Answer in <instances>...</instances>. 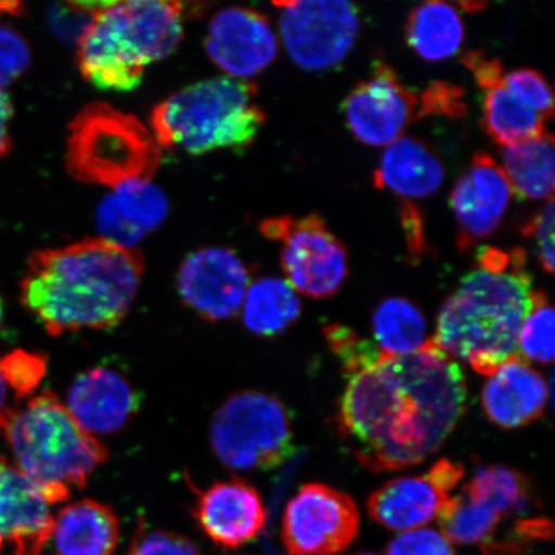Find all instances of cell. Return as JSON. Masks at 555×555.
Instances as JSON below:
<instances>
[{
	"instance_id": "cell-1",
	"label": "cell",
	"mask_w": 555,
	"mask_h": 555,
	"mask_svg": "<svg viewBox=\"0 0 555 555\" xmlns=\"http://www.w3.org/2000/svg\"><path fill=\"white\" fill-rule=\"evenodd\" d=\"M467 387L461 366L433 338L411 356L384 353L351 376L339 405V428L372 472L425 462L461 421Z\"/></svg>"
},
{
	"instance_id": "cell-2",
	"label": "cell",
	"mask_w": 555,
	"mask_h": 555,
	"mask_svg": "<svg viewBox=\"0 0 555 555\" xmlns=\"http://www.w3.org/2000/svg\"><path fill=\"white\" fill-rule=\"evenodd\" d=\"M137 249L101 237L35 253L21 282V301L51 336L116 327L141 287Z\"/></svg>"
},
{
	"instance_id": "cell-3",
	"label": "cell",
	"mask_w": 555,
	"mask_h": 555,
	"mask_svg": "<svg viewBox=\"0 0 555 555\" xmlns=\"http://www.w3.org/2000/svg\"><path fill=\"white\" fill-rule=\"evenodd\" d=\"M478 268L442 304L435 344L453 359L489 377L518 356L520 328L530 314L532 280L522 248L483 247Z\"/></svg>"
},
{
	"instance_id": "cell-4",
	"label": "cell",
	"mask_w": 555,
	"mask_h": 555,
	"mask_svg": "<svg viewBox=\"0 0 555 555\" xmlns=\"http://www.w3.org/2000/svg\"><path fill=\"white\" fill-rule=\"evenodd\" d=\"M90 20L76 44L82 78L107 92L141 86L145 69L170 57L184 37L183 4L168 0L82 2Z\"/></svg>"
},
{
	"instance_id": "cell-5",
	"label": "cell",
	"mask_w": 555,
	"mask_h": 555,
	"mask_svg": "<svg viewBox=\"0 0 555 555\" xmlns=\"http://www.w3.org/2000/svg\"><path fill=\"white\" fill-rule=\"evenodd\" d=\"M0 434L16 468L52 505L66 502L73 489L85 488L108 456L100 440L82 429L51 391L0 412Z\"/></svg>"
},
{
	"instance_id": "cell-6",
	"label": "cell",
	"mask_w": 555,
	"mask_h": 555,
	"mask_svg": "<svg viewBox=\"0 0 555 555\" xmlns=\"http://www.w3.org/2000/svg\"><path fill=\"white\" fill-rule=\"evenodd\" d=\"M259 88L249 80L207 79L178 90L152 111L150 129L164 152L192 156L248 147L267 121Z\"/></svg>"
},
{
	"instance_id": "cell-7",
	"label": "cell",
	"mask_w": 555,
	"mask_h": 555,
	"mask_svg": "<svg viewBox=\"0 0 555 555\" xmlns=\"http://www.w3.org/2000/svg\"><path fill=\"white\" fill-rule=\"evenodd\" d=\"M162 163L151 129L107 103L88 104L69 124L66 168L81 183L115 190L154 179Z\"/></svg>"
},
{
	"instance_id": "cell-8",
	"label": "cell",
	"mask_w": 555,
	"mask_h": 555,
	"mask_svg": "<svg viewBox=\"0 0 555 555\" xmlns=\"http://www.w3.org/2000/svg\"><path fill=\"white\" fill-rule=\"evenodd\" d=\"M210 446L228 468L241 472L275 468L294 451L287 408L281 400L260 391L234 393L214 414Z\"/></svg>"
},
{
	"instance_id": "cell-9",
	"label": "cell",
	"mask_w": 555,
	"mask_h": 555,
	"mask_svg": "<svg viewBox=\"0 0 555 555\" xmlns=\"http://www.w3.org/2000/svg\"><path fill=\"white\" fill-rule=\"evenodd\" d=\"M260 232L282 243V269L295 293L324 298L343 287L349 275L346 247L321 215L269 218L260 224Z\"/></svg>"
},
{
	"instance_id": "cell-10",
	"label": "cell",
	"mask_w": 555,
	"mask_h": 555,
	"mask_svg": "<svg viewBox=\"0 0 555 555\" xmlns=\"http://www.w3.org/2000/svg\"><path fill=\"white\" fill-rule=\"evenodd\" d=\"M291 60L307 72H325L345 61L360 33L359 11L344 0L274 3Z\"/></svg>"
},
{
	"instance_id": "cell-11",
	"label": "cell",
	"mask_w": 555,
	"mask_h": 555,
	"mask_svg": "<svg viewBox=\"0 0 555 555\" xmlns=\"http://www.w3.org/2000/svg\"><path fill=\"white\" fill-rule=\"evenodd\" d=\"M359 531V512L345 492L323 483L301 486L284 511L282 540L291 555H336Z\"/></svg>"
},
{
	"instance_id": "cell-12",
	"label": "cell",
	"mask_w": 555,
	"mask_h": 555,
	"mask_svg": "<svg viewBox=\"0 0 555 555\" xmlns=\"http://www.w3.org/2000/svg\"><path fill=\"white\" fill-rule=\"evenodd\" d=\"M418 100L384 60L374 61L370 79L359 82L343 104L353 137L372 147L397 142L416 116Z\"/></svg>"
},
{
	"instance_id": "cell-13",
	"label": "cell",
	"mask_w": 555,
	"mask_h": 555,
	"mask_svg": "<svg viewBox=\"0 0 555 555\" xmlns=\"http://www.w3.org/2000/svg\"><path fill=\"white\" fill-rule=\"evenodd\" d=\"M177 286L186 307L206 321L221 322L240 314L251 274L233 249L205 247L186 256Z\"/></svg>"
},
{
	"instance_id": "cell-14",
	"label": "cell",
	"mask_w": 555,
	"mask_h": 555,
	"mask_svg": "<svg viewBox=\"0 0 555 555\" xmlns=\"http://www.w3.org/2000/svg\"><path fill=\"white\" fill-rule=\"evenodd\" d=\"M463 476L461 464L442 460L426 475L399 477L382 486L367 499V512L388 530L422 529L439 517L450 492L461 483Z\"/></svg>"
},
{
	"instance_id": "cell-15",
	"label": "cell",
	"mask_w": 555,
	"mask_h": 555,
	"mask_svg": "<svg viewBox=\"0 0 555 555\" xmlns=\"http://www.w3.org/2000/svg\"><path fill=\"white\" fill-rule=\"evenodd\" d=\"M205 50L212 64L229 78L248 80L273 64L278 38L263 13L229 7L211 18Z\"/></svg>"
},
{
	"instance_id": "cell-16",
	"label": "cell",
	"mask_w": 555,
	"mask_h": 555,
	"mask_svg": "<svg viewBox=\"0 0 555 555\" xmlns=\"http://www.w3.org/2000/svg\"><path fill=\"white\" fill-rule=\"evenodd\" d=\"M512 196L501 166L485 152H477L450 194L456 220V246L462 253L496 231Z\"/></svg>"
},
{
	"instance_id": "cell-17",
	"label": "cell",
	"mask_w": 555,
	"mask_h": 555,
	"mask_svg": "<svg viewBox=\"0 0 555 555\" xmlns=\"http://www.w3.org/2000/svg\"><path fill=\"white\" fill-rule=\"evenodd\" d=\"M51 505L30 478L0 457V552L40 555L52 537Z\"/></svg>"
},
{
	"instance_id": "cell-18",
	"label": "cell",
	"mask_w": 555,
	"mask_h": 555,
	"mask_svg": "<svg viewBox=\"0 0 555 555\" xmlns=\"http://www.w3.org/2000/svg\"><path fill=\"white\" fill-rule=\"evenodd\" d=\"M66 406L79 426L95 437L120 431L141 406V397L121 373L100 366L76 377Z\"/></svg>"
},
{
	"instance_id": "cell-19",
	"label": "cell",
	"mask_w": 555,
	"mask_h": 555,
	"mask_svg": "<svg viewBox=\"0 0 555 555\" xmlns=\"http://www.w3.org/2000/svg\"><path fill=\"white\" fill-rule=\"evenodd\" d=\"M194 516L215 543L240 547L259 535L267 513L258 491L240 478L217 482L201 492Z\"/></svg>"
},
{
	"instance_id": "cell-20",
	"label": "cell",
	"mask_w": 555,
	"mask_h": 555,
	"mask_svg": "<svg viewBox=\"0 0 555 555\" xmlns=\"http://www.w3.org/2000/svg\"><path fill=\"white\" fill-rule=\"evenodd\" d=\"M547 395L545 378L518 353L489 376L482 390V406L490 422L513 429L541 418Z\"/></svg>"
},
{
	"instance_id": "cell-21",
	"label": "cell",
	"mask_w": 555,
	"mask_h": 555,
	"mask_svg": "<svg viewBox=\"0 0 555 555\" xmlns=\"http://www.w3.org/2000/svg\"><path fill=\"white\" fill-rule=\"evenodd\" d=\"M169 203L152 180H137L111 190L96 210L100 237L134 249L145 235L163 224Z\"/></svg>"
},
{
	"instance_id": "cell-22",
	"label": "cell",
	"mask_w": 555,
	"mask_h": 555,
	"mask_svg": "<svg viewBox=\"0 0 555 555\" xmlns=\"http://www.w3.org/2000/svg\"><path fill=\"white\" fill-rule=\"evenodd\" d=\"M373 179L378 190H390L404 198H425L439 191L446 169L428 144L401 137L388 145Z\"/></svg>"
},
{
	"instance_id": "cell-23",
	"label": "cell",
	"mask_w": 555,
	"mask_h": 555,
	"mask_svg": "<svg viewBox=\"0 0 555 555\" xmlns=\"http://www.w3.org/2000/svg\"><path fill=\"white\" fill-rule=\"evenodd\" d=\"M52 535L57 555H114L119 520L109 506L87 499L59 513Z\"/></svg>"
},
{
	"instance_id": "cell-24",
	"label": "cell",
	"mask_w": 555,
	"mask_h": 555,
	"mask_svg": "<svg viewBox=\"0 0 555 555\" xmlns=\"http://www.w3.org/2000/svg\"><path fill=\"white\" fill-rule=\"evenodd\" d=\"M405 37L409 47L427 62L448 60L461 50L464 24L453 4L431 0L422 3L406 20Z\"/></svg>"
},
{
	"instance_id": "cell-25",
	"label": "cell",
	"mask_w": 555,
	"mask_h": 555,
	"mask_svg": "<svg viewBox=\"0 0 555 555\" xmlns=\"http://www.w3.org/2000/svg\"><path fill=\"white\" fill-rule=\"evenodd\" d=\"M502 156V169L513 194L532 201L553 197L555 152L551 133L506 145Z\"/></svg>"
},
{
	"instance_id": "cell-26",
	"label": "cell",
	"mask_w": 555,
	"mask_h": 555,
	"mask_svg": "<svg viewBox=\"0 0 555 555\" xmlns=\"http://www.w3.org/2000/svg\"><path fill=\"white\" fill-rule=\"evenodd\" d=\"M241 312L248 331L258 336L273 337L297 321L301 314V302L286 281L261 278L249 286Z\"/></svg>"
},
{
	"instance_id": "cell-27",
	"label": "cell",
	"mask_w": 555,
	"mask_h": 555,
	"mask_svg": "<svg viewBox=\"0 0 555 555\" xmlns=\"http://www.w3.org/2000/svg\"><path fill=\"white\" fill-rule=\"evenodd\" d=\"M482 127L491 141L503 147L546 133L543 117L513 95L504 79L485 90Z\"/></svg>"
},
{
	"instance_id": "cell-28",
	"label": "cell",
	"mask_w": 555,
	"mask_h": 555,
	"mask_svg": "<svg viewBox=\"0 0 555 555\" xmlns=\"http://www.w3.org/2000/svg\"><path fill=\"white\" fill-rule=\"evenodd\" d=\"M372 332L382 353L411 356L428 343L427 322L422 311L406 298L382 301L372 315Z\"/></svg>"
},
{
	"instance_id": "cell-29",
	"label": "cell",
	"mask_w": 555,
	"mask_h": 555,
	"mask_svg": "<svg viewBox=\"0 0 555 555\" xmlns=\"http://www.w3.org/2000/svg\"><path fill=\"white\" fill-rule=\"evenodd\" d=\"M442 535L451 544L485 547L495 539L504 517L491 505L475 501L461 491L450 495L439 517Z\"/></svg>"
},
{
	"instance_id": "cell-30",
	"label": "cell",
	"mask_w": 555,
	"mask_h": 555,
	"mask_svg": "<svg viewBox=\"0 0 555 555\" xmlns=\"http://www.w3.org/2000/svg\"><path fill=\"white\" fill-rule=\"evenodd\" d=\"M462 492L496 509L504 518L522 515L531 504V485L518 470L504 466L477 468Z\"/></svg>"
},
{
	"instance_id": "cell-31",
	"label": "cell",
	"mask_w": 555,
	"mask_h": 555,
	"mask_svg": "<svg viewBox=\"0 0 555 555\" xmlns=\"http://www.w3.org/2000/svg\"><path fill=\"white\" fill-rule=\"evenodd\" d=\"M518 350L524 358L541 364L554 360V310L544 291L533 294L530 314L520 328Z\"/></svg>"
},
{
	"instance_id": "cell-32",
	"label": "cell",
	"mask_w": 555,
	"mask_h": 555,
	"mask_svg": "<svg viewBox=\"0 0 555 555\" xmlns=\"http://www.w3.org/2000/svg\"><path fill=\"white\" fill-rule=\"evenodd\" d=\"M324 336L350 377L370 370L384 356L371 339L360 337L356 331L343 324L330 325L324 330Z\"/></svg>"
},
{
	"instance_id": "cell-33",
	"label": "cell",
	"mask_w": 555,
	"mask_h": 555,
	"mask_svg": "<svg viewBox=\"0 0 555 555\" xmlns=\"http://www.w3.org/2000/svg\"><path fill=\"white\" fill-rule=\"evenodd\" d=\"M504 85L520 102L550 120L554 114V96L550 82L535 68H518L504 75Z\"/></svg>"
},
{
	"instance_id": "cell-34",
	"label": "cell",
	"mask_w": 555,
	"mask_h": 555,
	"mask_svg": "<svg viewBox=\"0 0 555 555\" xmlns=\"http://www.w3.org/2000/svg\"><path fill=\"white\" fill-rule=\"evenodd\" d=\"M0 367L7 385L16 393V398H25L40 384L47 370V360L24 350H16L0 358Z\"/></svg>"
},
{
	"instance_id": "cell-35",
	"label": "cell",
	"mask_w": 555,
	"mask_h": 555,
	"mask_svg": "<svg viewBox=\"0 0 555 555\" xmlns=\"http://www.w3.org/2000/svg\"><path fill=\"white\" fill-rule=\"evenodd\" d=\"M464 90L447 81H435L421 95V104L416 108V119L427 116H446L449 119H463L468 114L464 102Z\"/></svg>"
},
{
	"instance_id": "cell-36",
	"label": "cell",
	"mask_w": 555,
	"mask_h": 555,
	"mask_svg": "<svg viewBox=\"0 0 555 555\" xmlns=\"http://www.w3.org/2000/svg\"><path fill=\"white\" fill-rule=\"evenodd\" d=\"M31 64L30 48L11 27L0 26V89L15 82Z\"/></svg>"
},
{
	"instance_id": "cell-37",
	"label": "cell",
	"mask_w": 555,
	"mask_h": 555,
	"mask_svg": "<svg viewBox=\"0 0 555 555\" xmlns=\"http://www.w3.org/2000/svg\"><path fill=\"white\" fill-rule=\"evenodd\" d=\"M386 555H455L453 544L434 529L402 532L387 547Z\"/></svg>"
},
{
	"instance_id": "cell-38",
	"label": "cell",
	"mask_w": 555,
	"mask_h": 555,
	"mask_svg": "<svg viewBox=\"0 0 555 555\" xmlns=\"http://www.w3.org/2000/svg\"><path fill=\"white\" fill-rule=\"evenodd\" d=\"M526 238L535 240L541 268L552 274L554 270V199L546 204L520 228Z\"/></svg>"
},
{
	"instance_id": "cell-39",
	"label": "cell",
	"mask_w": 555,
	"mask_h": 555,
	"mask_svg": "<svg viewBox=\"0 0 555 555\" xmlns=\"http://www.w3.org/2000/svg\"><path fill=\"white\" fill-rule=\"evenodd\" d=\"M128 555H199L191 540L139 527Z\"/></svg>"
},
{
	"instance_id": "cell-40",
	"label": "cell",
	"mask_w": 555,
	"mask_h": 555,
	"mask_svg": "<svg viewBox=\"0 0 555 555\" xmlns=\"http://www.w3.org/2000/svg\"><path fill=\"white\" fill-rule=\"evenodd\" d=\"M400 217L405 232L409 258L412 261H420L428 249L420 208L406 199L402 201Z\"/></svg>"
},
{
	"instance_id": "cell-41",
	"label": "cell",
	"mask_w": 555,
	"mask_h": 555,
	"mask_svg": "<svg viewBox=\"0 0 555 555\" xmlns=\"http://www.w3.org/2000/svg\"><path fill=\"white\" fill-rule=\"evenodd\" d=\"M462 64L466 66L483 92L502 82L504 68L501 60L489 59L481 51H472L463 54Z\"/></svg>"
},
{
	"instance_id": "cell-42",
	"label": "cell",
	"mask_w": 555,
	"mask_h": 555,
	"mask_svg": "<svg viewBox=\"0 0 555 555\" xmlns=\"http://www.w3.org/2000/svg\"><path fill=\"white\" fill-rule=\"evenodd\" d=\"M13 116V106L10 95L0 89V157L11 149L10 121Z\"/></svg>"
},
{
	"instance_id": "cell-43",
	"label": "cell",
	"mask_w": 555,
	"mask_h": 555,
	"mask_svg": "<svg viewBox=\"0 0 555 555\" xmlns=\"http://www.w3.org/2000/svg\"><path fill=\"white\" fill-rule=\"evenodd\" d=\"M7 380L3 376L2 367H0V412L4 411V404L7 399Z\"/></svg>"
},
{
	"instance_id": "cell-44",
	"label": "cell",
	"mask_w": 555,
	"mask_h": 555,
	"mask_svg": "<svg viewBox=\"0 0 555 555\" xmlns=\"http://www.w3.org/2000/svg\"><path fill=\"white\" fill-rule=\"evenodd\" d=\"M3 322V304L2 298H0V325H2Z\"/></svg>"
},
{
	"instance_id": "cell-45",
	"label": "cell",
	"mask_w": 555,
	"mask_h": 555,
	"mask_svg": "<svg viewBox=\"0 0 555 555\" xmlns=\"http://www.w3.org/2000/svg\"><path fill=\"white\" fill-rule=\"evenodd\" d=\"M357 555H378L376 553H362V554H357Z\"/></svg>"
}]
</instances>
